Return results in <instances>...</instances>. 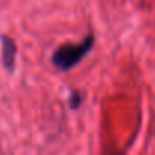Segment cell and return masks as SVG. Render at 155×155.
Segmentation results:
<instances>
[{
  "label": "cell",
  "mask_w": 155,
  "mask_h": 155,
  "mask_svg": "<svg viewBox=\"0 0 155 155\" xmlns=\"http://www.w3.org/2000/svg\"><path fill=\"white\" fill-rule=\"evenodd\" d=\"M0 42H2V60H3V66L6 68V71L12 72L15 69V59H17V44L14 39H11L6 35L0 36Z\"/></svg>",
  "instance_id": "obj_2"
},
{
  "label": "cell",
  "mask_w": 155,
  "mask_h": 155,
  "mask_svg": "<svg viewBox=\"0 0 155 155\" xmlns=\"http://www.w3.org/2000/svg\"><path fill=\"white\" fill-rule=\"evenodd\" d=\"M84 101V95L78 91H72L69 95V108L71 110H77L81 107V104Z\"/></svg>",
  "instance_id": "obj_3"
},
{
  "label": "cell",
  "mask_w": 155,
  "mask_h": 155,
  "mask_svg": "<svg viewBox=\"0 0 155 155\" xmlns=\"http://www.w3.org/2000/svg\"><path fill=\"white\" fill-rule=\"evenodd\" d=\"M94 45H95V36L89 33L87 36H84V39L80 44H69L59 47L51 56L53 66L63 72L72 69L83 60V57H86V54L91 53Z\"/></svg>",
  "instance_id": "obj_1"
}]
</instances>
